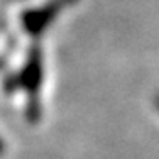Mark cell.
<instances>
[{"label": "cell", "mask_w": 159, "mask_h": 159, "mask_svg": "<svg viewBox=\"0 0 159 159\" xmlns=\"http://www.w3.org/2000/svg\"><path fill=\"white\" fill-rule=\"evenodd\" d=\"M156 105H157V108H159V97L156 98Z\"/></svg>", "instance_id": "1"}]
</instances>
